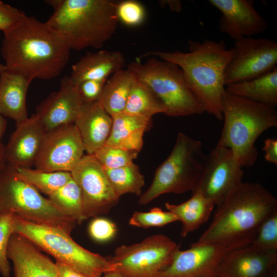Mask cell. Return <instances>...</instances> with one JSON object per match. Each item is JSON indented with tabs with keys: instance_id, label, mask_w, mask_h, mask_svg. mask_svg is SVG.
<instances>
[{
	"instance_id": "obj_39",
	"label": "cell",
	"mask_w": 277,
	"mask_h": 277,
	"mask_svg": "<svg viewBox=\"0 0 277 277\" xmlns=\"http://www.w3.org/2000/svg\"><path fill=\"white\" fill-rule=\"evenodd\" d=\"M107 80H89L78 84V92L83 103L98 101Z\"/></svg>"
},
{
	"instance_id": "obj_18",
	"label": "cell",
	"mask_w": 277,
	"mask_h": 277,
	"mask_svg": "<svg viewBox=\"0 0 277 277\" xmlns=\"http://www.w3.org/2000/svg\"><path fill=\"white\" fill-rule=\"evenodd\" d=\"M221 13L219 28L234 41L264 32L267 23L249 0H210Z\"/></svg>"
},
{
	"instance_id": "obj_22",
	"label": "cell",
	"mask_w": 277,
	"mask_h": 277,
	"mask_svg": "<svg viewBox=\"0 0 277 277\" xmlns=\"http://www.w3.org/2000/svg\"><path fill=\"white\" fill-rule=\"evenodd\" d=\"M125 65L124 56L118 51L88 52L72 65L69 76L76 85L86 81L106 80Z\"/></svg>"
},
{
	"instance_id": "obj_43",
	"label": "cell",
	"mask_w": 277,
	"mask_h": 277,
	"mask_svg": "<svg viewBox=\"0 0 277 277\" xmlns=\"http://www.w3.org/2000/svg\"><path fill=\"white\" fill-rule=\"evenodd\" d=\"M6 127L7 121L4 116L0 113V144H2L1 140L6 130Z\"/></svg>"
},
{
	"instance_id": "obj_36",
	"label": "cell",
	"mask_w": 277,
	"mask_h": 277,
	"mask_svg": "<svg viewBox=\"0 0 277 277\" xmlns=\"http://www.w3.org/2000/svg\"><path fill=\"white\" fill-rule=\"evenodd\" d=\"M116 15L118 22L128 27H136L144 22L146 12L144 6L138 1H118Z\"/></svg>"
},
{
	"instance_id": "obj_23",
	"label": "cell",
	"mask_w": 277,
	"mask_h": 277,
	"mask_svg": "<svg viewBox=\"0 0 277 277\" xmlns=\"http://www.w3.org/2000/svg\"><path fill=\"white\" fill-rule=\"evenodd\" d=\"M32 81L7 69L0 73V113L16 124L28 117L26 97Z\"/></svg>"
},
{
	"instance_id": "obj_15",
	"label": "cell",
	"mask_w": 277,
	"mask_h": 277,
	"mask_svg": "<svg viewBox=\"0 0 277 277\" xmlns=\"http://www.w3.org/2000/svg\"><path fill=\"white\" fill-rule=\"evenodd\" d=\"M85 148L74 124L46 131L35 169L44 171H66L73 169L85 155Z\"/></svg>"
},
{
	"instance_id": "obj_33",
	"label": "cell",
	"mask_w": 277,
	"mask_h": 277,
	"mask_svg": "<svg viewBox=\"0 0 277 277\" xmlns=\"http://www.w3.org/2000/svg\"><path fill=\"white\" fill-rule=\"evenodd\" d=\"M177 217L172 212L154 207L148 212L135 211L129 220L130 225L144 228L162 227L169 223L178 221Z\"/></svg>"
},
{
	"instance_id": "obj_34",
	"label": "cell",
	"mask_w": 277,
	"mask_h": 277,
	"mask_svg": "<svg viewBox=\"0 0 277 277\" xmlns=\"http://www.w3.org/2000/svg\"><path fill=\"white\" fill-rule=\"evenodd\" d=\"M250 244L262 249L277 251V211L261 223Z\"/></svg>"
},
{
	"instance_id": "obj_1",
	"label": "cell",
	"mask_w": 277,
	"mask_h": 277,
	"mask_svg": "<svg viewBox=\"0 0 277 277\" xmlns=\"http://www.w3.org/2000/svg\"><path fill=\"white\" fill-rule=\"evenodd\" d=\"M1 53L8 71L31 80L58 76L66 66L71 49L47 22L26 16L4 34Z\"/></svg>"
},
{
	"instance_id": "obj_5",
	"label": "cell",
	"mask_w": 277,
	"mask_h": 277,
	"mask_svg": "<svg viewBox=\"0 0 277 277\" xmlns=\"http://www.w3.org/2000/svg\"><path fill=\"white\" fill-rule=\"evenodd\" d=\"M221 107L224 125L217 145L231 149L243 167L253 166L258 156L255 141L264 131L277 126L276 110L225 90Z\"/></svg>"
},
{
	"instance_id": "obj_41",
	"label": "cell",
	"mask_w": 277,
	"mask_h": 277,
	"mask_svg": "<svg viewBox=\"0 0 277 277\" xmlns=\"http://www.w3.org/2000/svg\"><path fill=\"white\" fill-rule=\"evenodd\" d=\"M55 265L60 277H86L67 265L56 261Z\"/></svg>"
},
{
	"instance_id": "obj_21",
	"label": "cell",
	"mask_w": 277,
	"mask_h": 277,
	"mask_svg": "<svg viewBox=\"0 0 277 277\" xmlns=\"http://www.w3.org/2000/svg\"><path fill=\"white\" fill-rule=\"evenodd\" d=\"M112 123L111 116L99 101L83 103L74 124L88 154H93L106 144Z\"/></svg>"
},
{
	"instance_id": "obj_31",
	"label": "cell",
	"mask_w": 277,
	"mask_h": 277,
	"mask_svg": "<svg viewBox=\"0 0 277 277\" xmlns=\"http://www.w3.org/2000/svg\"><path fill=\"white\" fill-rule=\"evenodd\" d=\"M104 169L119 197L126 193H132L141 196L145 180L138 166L136 164L132 163L118 168Z\"/></svg>"
},
{
	"instance_id": "obj_28",
	"label": "cell",
	"mask_w": 277,
	"mask_h": 277,
	"mask_svg": "<svg viewBox=\"0 0 277 277\" xmlns=\"http://www.w3.org/2000/svg\"><path fill=\"white\" fill-rule=\"evenodd\" d=\"M166 108L153 91L136 78L129 95L123 113L149 120L155 114L166 113Z\"/></svg>"
},
{
	"instance_id": "obj_24",
	"label": "cell",
	"mask_w": 277,
	"mask_h": 277,
	"mask_svg": "<svg viewBox=\"0 0 277 277\" xmlns=\"http://www.w3.org/2000/svg\"><path fill=\"white\" fill-rule=\"evenodd\" d=\"M111 117V129L105 145L139 152L143 146L144 133L151 120L123 112Z\"/></svg>"
},
{
	"instance_id": "obj_26",
	"label": "cell",
	"mask_w": 277,
	"mask_h": 277,
	"mask_svg": "<svg viewBox=\"0 0 277 277\" xmlns=\"http://www.w3.org/2000/svg\"><path fill=\"white\" fill-rule=\"evenodd\" d=\"M225 90L231 94L274 108L277 106V67L249 81L228 85Z\"/></svg>"
},
{
	"instance_id": "obj_2",
	"label": "cell",
	"mask_w": 277,
	"mask_h": 277,
	"mask_svg": "<svg viewBox=\"0 0 277 277\" xmlns=\"http://www.w3.org/2000/svg\"><path fill=\"white\" fill-rule=\"evenodd\" d=\"M188 44V52L154 51L143 56H157L177 65L204 112L223 120L221 100L225 90L224 74L233 54V48L227 49L222 40H189Z\"/></svg>"
},
{
	"instance_id": "obj_12",
	"label": "cell",
	"mask_w": 277,
	"mask_h": 277,
	"mask_svg": "<svg viewBox=\"0 0 277 277\" xmlns=\"http://www.w3.org/2000/svg\"><path fill=\"white\" fill-rule=\"evenodd\" d=\"M233 56L224 74L225 86L260 76L277 67V43L267 38L234 41Z\"/></svg>"
},
{
	"instance_id": "obj_19",
	"label": "cell",
	"mask_w": 277,
	"mask_h": 277,
	"mask_svg": "<svg viewBox=\"0 0 277 277\" xmlns=\"http://www.w3.org/2000/svg\"><path fill=\"white\" fill-rule=\"evenodd\" d=\"M16 124L5 146L6 162L16 168H30L38 154L46 131L35 114Z\"/></svg>"
},
{
	"instance_id": "obj_7",
	"label": "cell",
	"mask_w": 277,
	"mask_h": 277,
	"mask_svg": "<svg viewBox=\"0 0 277 277\" xmlns=\"http://www.w3.org/2000/svg\"><path fill=\"white\" fill-rule=\"evenodd\" d=\"M14 233L86 277H102L115 270L110 259L85 249L72 239L70 233L58 227L30 222L14 215Z\"/></svg>"
},
{
	"instance_id": "obj_10",
	"label": "cell",
	"mask_w": 277,
	"mask_h": 277,
	"mask_svg": "<svg viewBox=\"0 0 277 277\" xmlns=\"http://www.w3.org/2000/svg\"><path fill=\"white\" fill-rule=\"evenodd\" d=\"M179 249L174 241L158 234L136 244L118 247L110 260L115 271L125 277H157Z\"/></svg>"
},
{
	"instance_id": "obj_46",
	"label": "cell",
	"mask_w": 277,
	"mask_h": 277,
	"mask_svg": "<svg viewBox=\"0 0 277 277\" xmlns=\"http://www.w3.org/2000/svg\"><path fill=\"white\" fill-rule=\"evenodd\" d=\"M6 69V67L4 64L0 63V73Z\"/></svg>"
},
{
	"instance_id": "obj_37",
	"label": "cell",
	"mask_w": 277,
	"mask_h": 277,
	"mask_svg": "<svg viewBox=\"0 0 277 277\" xmlns=\"http://www.w3.org/2000/svg\"><path fill=\"white\" fill-rule=\"evenodd\" d=\"M115 224L111 221L103 217H96L89 224L88 231L94 240L107 242L112 239L116 233Z\"/></svg>"
},
{
	"instance_id": "obj_32",
	"label": "cell",
	"mask_w": 277,
	"mask_h": 277,
	"mask_svg": "<svg viewBox=\"0 0 277 277\" xmlns=\"http://www.w3.org/2000/svg\"><path fill=\"white\" fill-rule=\"evenodd\" d=\"M138 154L137 152L105 145L93 154L104 168L115 169L132 164Z\"/></svg>"
},
{
	"instance_id": "obj_8",
	"label": "cell",
	"mask_w": 277,
	"mask_h": 277,
	"mask_svg": "<svg viewBox=\"0 0 277 277\" xmlns=\"http://www.w3.org/2000/svg\"><path fill=\"white\" fill-rule=\"evenodd\" d=\"M127 68L160 99L166 108V115L185 116L205 112L176 64L151 57L144 63L136 60Z\"/></svg>"
},
{
	"instance_id": "obj_35",
	"label": "cell",
	"mask_w": 277,
	"mask_h": 277,
	"mask_svg": "<svg viewBox=\"0 0 277 277\" xmlns=\"http://www.w3.org/2000/svg\"><path fill=\"white\" fill-rule=\"evenodd\" d=\"M14 215L11 213L0 214V273L3 277L10 275L11 267L7 250L9 241L14 233Z\"/></svg>"
},
{
	"instance_id": "obj_6",
	"label": "cell",
	"mask_w": 277,
	"mask_h": 277,
	"mask_svg": "<svg viewBox=\"0 0 277 277\" xmlns=\"http://www.w3.org/2000/svg\"><path fill=\"white\" fill-rule=\"evenodd\" d=\"M206 158L200 141L179 132L171 153L156 169L151 185L141 195L138 203L147 204L165 193L192 192Z\"/></svg>"
},
{
	"instance_id": "obj_9",
	"label": "cell",
	"mask_w": 277,
	"mask_h": 277,
	"mask_svg": "<svg viewBox=\"0 0 277 277\" xmlns=\"http://www.w3.org/2000/svg\"><path fill=\"white\" fill-rule=\"evenodd\" d=\"M6 213L69 233L76 223L59 211L36 188L19 178L15 167L8 163L0 171V214Z\"/></svg>"
},
{
	"instance_id": "obj_11",
	"label": "cell",
	"mask_w": 277,
	"mask_h": 277,
	"mask_svg": "<svg viewBox=\"0 0 277 277\" xmlns=\"http://www.w3.org/2000/svg\"><path fill=\"white\" fill-rule=\"evenodd\" d=\"M252 240L240 239L209 243L195 242L188 249L177 251L170 264L160 272L157 277L216 275L217 269L227 253L235 248L250 244Z\"/></svg>"
},
{
	"instance_id": "obj_25",
	"label": "cell",
	"mask_w": 277,
	"mask_h": 277,
	"mask_svg": "<svg viewBox=\"0 0 277 277\" xmlns=\"http://www.w3.org/2000/svg\"><path fill=\"white\" fill-rule=\"evenodd\" d=\"M165 205L182 222V237H186L206 222L215 206L199 190L192 192L191 197L181 204L175 205L167 202Z\"/></svg>"
},
{
	"instance_id": "obj_29",
	"label": "cell",
	"mask_w": 277,
	"mask_h": 277,
	"mask_svg": "<svg viewBox=\"0 0 277 277\" xmlns=\"http://www.w3.org/2000/svg\"><path fill=\"white\" fill-rule=\"evenodd\" d=\"M48 199L59 211L76 223L86 220L81 191L72 177Z\"/></svg>"
},
{
	"instance_id": "obj_14",
	"label": "cell",
	"mask_w": 277,
	"mask_h": 277,
	"mask_svg": "<svg viewBox=\"0 0 277 277\" xmlns=\"http://www.w3.org/2000/svg\"><path fill=\"white\" fill-rule=\"evenodd\" d=\"M82 195L86 219L107 213L119 197L93 154H85L71 171Z\"/></svg>"
},
{
	"instance_id": "obj_4",
	"label": "cell",
	"mask_w": 277,
	"mask_h": 277,
	"mask_svg": "<svg viewBox=\"0 0 277 277\" xmlns=\"http://www.w3.org/2000/svg\"><path fill=\"white\" fill-rule=\"evenodd\" d=\"M277 211L276 197L264 186L242 182L218 206L197 243L253 240L261 223Z\"/></svg>"
},
{
	"instance_id": "obj_30",
	"label": "cell",
	"mask_w": 277,
	"mask_h": 277,
	"mask_svg": "<svg viewBox=\"0 0 277 277\" xmlns=\"http://www.w3.org/2000/svg\"><path fill=\"white\" fill-rule=\"evenodd\" d=\"M15 168L19 178L32 185L39 192L48 196L55 192L72 178L70 172H49L30 168Z\"/></svg>"
},
{
	"instance_id": "obj_17",
	"label": "cell",
	"mask_w": 277,
	"mask_h": 277,
	"mask_svg": "<svg viewBox=\"0 0 277 277\" xmlns=\"http://www.w3.org/2000/svg\"><path fill=\"white\" fill-rule=\"evenodd\" d=\"M57 91L50 93L36 107L35 113L46 131L74 123L83 102L77 85L69 75L60 81Z\"/></svg>"
},
{
	"instance_id": "obj_13",
	"label": "cell",
	"mask_w": 277,
	"mask_h": 277,
	"mask_svg": "<svg viewBox=\"0 0 277 277\" xmlns=\"http://www.w3.org/2000/svg\"><path fill=\"white\" fill-rule=\"evenodd\" d=\"M243 167L231 149L217 145L207 154L205 164L194 189L218 206L243 182Z\"/></svg>"
},
{
	"instance_id": "obj_42",
	"label": "cell",
	"mask_w": 277,
	"mask_h": 277,
	"mask_svg": "<svg viewBox=\"0 0 277 277\" xmlns=\"http://www.w3.org/2000/svg\"><path fill=\"white\" fill-rule=\"evenodd\" d=\"M160 3L164 4V6L168 5L172 11L179 12L182 10V4L180 1H160Z\"/></svg>"
},
{
	"instance_id": "obj_3",
	"label": "cell",
	"mask_w": 277,
	"mask_h": 277,
	"mask_svg": "<svg viewBox=\"0 0 277 277\" xmlns=\"http://www.w3.org/2000/svg\"><path fill=\"white\" fill-rule=\"evenodd\" d=\"M118 1L48 0L53 12L46 22L71 50L101 48L115 33Z\"/></svg>"
},
{
	"instance_id": "obj_45",
	"label": "cell",
	"mask_w": 277,
	"mask_h": 277,
	"mask_svg": "<svg viewBox=\"0 0 277 277\" xmlns=\"http://www.w3.org/2000/svg\"><path fill=\"white\" fill-rule=\"evenodd\" d=\"M102 277H125L116 271H112L105 273Z\"/></svg>"
},
{
	"instance_id": "obj_38",
	"label": "cell",
	"mask_w": 277,
	"mask_h": 277,
	"mask_svg": "<svg viewBox=\"0 0 277 277\" xmlns=\"http://www.w3.org/2000/svg\"><path fill=\"white\" fill-rule=\"evenodd\" d=\"M26 16L23 11L0 1V31L4 34L16 27Z\"/></svg>"
},
{
	"instance_id": "obj_47",
	"label": "cell",
	"mask_w": 277,
	"mask_h": 277,
	"mask_svg": "<svg viewBox=\"0 0 277 277\" xmlns=\"http://www.w3.org/2000/svg\"><path fill=\"white\" fill-rule=\"evenodd\" d=\"M208 277H217L216 275H212V276H208Z\"/></svg>"
},
{
	"instance_id": "obj_20",
	"label": "cell",
	"mask_w": 277,
	"mask_h": 277,
	"mask_svg": "<svg viewBox=\"0 0 277 277\" xmlns=\"http://www.w3.org/2000/svg\"><path fill=\"white\" fill-rule=\"evenodd\" d=\"M7 255L12 262L15 277H60L55 263L19 234L11 235Z\"/></svg>"
},
{
	"instance_id": "obj_44",
	"label": "cell",
	"mask_w": 277,
	"mask_h": 277,
	"mask_svg": "<svg viewBox=\"0 0 277 277\" xmlns=\"http://www.w3.org/2000/svg\"><path fill=\"white\" fill-rule=\"evenodd\" d=\"M5 146L2 143L0 144V171L6 164V160L4 153Z\"/></svg>"
},
{
	"instance_id": "obj_27",
	"label": "cell",
	"mask_w": 277,
	"mask_h": 277,
	"mask_svg": "<svg viewBox=\"0 0 277 277\" xmlns=\"http://www.w3.org/2000/svg\"><path fill=\"white\" fill-rule=\"evenodd\" d=\"M136 80L128 68L117 71L107 80L98 101L111 117L124 111Z\"/></svg>"
},
{
	"instance_id": "obj_16",
	"label": "cell",
	"mask_w": 277,
	"mask_h": 277,
	"mask_svg": "<svg viewBox=\"0 0 277 277\" xmlns=\"http://www.w3.org/2000/svg\"><path fill=\"white\" fill-rule=\"evenodd\" d=\"M217 277H277V251L250 243L233 249L220 263Z\"/></svg>"
},
{
	"instance_id": "obj_40",
	"label": "cell",
	"mask_w": 277,
	"mask_h": 277,
	"mask_svg": "<svg viewBox=\"0 0 277 277\" xmlns=\"http://www.w3.org/2000/svg\"><path fill=\"white\" fill-rule=\"evenodd\" d=\"M263 150L265 152L266 161L277 165V140L268 137L264 141Z\"/></svg>"
}]
</instances>
